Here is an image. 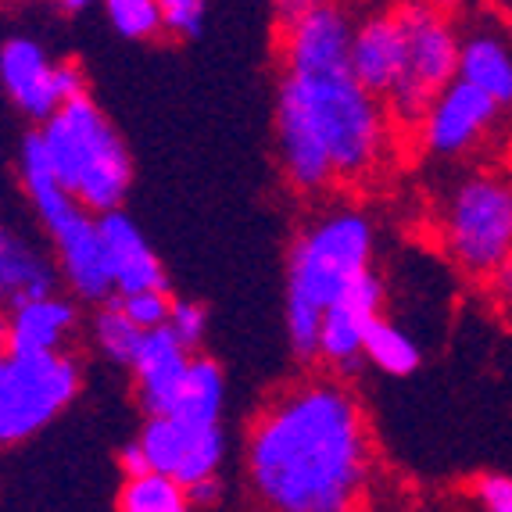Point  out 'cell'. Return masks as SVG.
Masks as SVG:
<instances>
[{
    "label": "cell",
    "instance_id": "obj_1",
    "mask_svg": "<svg viewBox=\"0 0 512 512\" xmlns=\"http://www.w3.org/2000/svg\"><path fill=\"white\" fill-rule=\"evenodd\" d=\"M376 455L359 394L341 376H301L251 419L244 480L276 512H348L366 502Z\"/></svg>",
    "mask_w": 512,
    "mask_h": 512
},
{
    "label": "cell",
    "instance_id": "obj_2",
    "mask_svg": "<svg viewBox=\"0 0 512 512\" xmlns=\"http://www.w3.org/2000/svg\"><path fill=\"white\" fill-rule=\"evenodd\" d=\"M391 151V111L351 65L283 69L276 86V158L301 197L362 183Z\"/></svg>",
    "mask_w": 512,
    "mask_h": 512
},
{
    "label": "cell",
    "instance_id": "obj_3",
    "mask_svg": "<svg viewBox=\"0 0 512 512\" xmlns=\"http://www.w3.org/2000/svg\"><path fill=\"white\" fill-rule=\"evenodd\" d=\"M376 226L359 208H333L308 222L287 251V341L294 359L319 362L323 312L373 269Z\"/></svg>",
    "mask_w": 512,
    "mask_h": 512
},
{
    "label": "cell",
    "instance_id": "obj_4",
    "mask_svg": "<svg viewBox=\"0 0 512 512\" xmlns=\"http://www.w3.org/2000/svg\"><path fill=\"white\" fill-rule=\"evenodd\" d=\"M40 137L54 176L76 201L97 215L122 208L133 187V158L94 97H69L51 119L40 122Z\"/></svg>",
    "mask_w": 512,
    "mask_h": 512
},
{
    "label": "cell",
    "instance_id": "obj_5",
    "mask_svg": "<svg viewBox=\"0 0 512 512\" xmlns=\"http://www.w3.org/2000/svg\"><path fill=\"white\" fill-rule=\"evenodd\" d=\"M18 169H22V187L40 215L43 230L54 240L61 280L69 283V291L76 298L94 301V305L108 301L115 283H111L108 258H104L101 222H97V212H90L83 201H76L58 183L40 129L26 133V140H22Z\"/></svg>",
    "mask_w": 512,
    "mask_h": 512
},
{
    "label": "cell",
    "instance_id": "obj_6",
    "mask_svg": "<svg viewBox=\"0 0 512 512\" xmlns=\"http://www.w3.org/2000/svg\"><path fill=\"white\" fill-rule=\"evenodd\" d=\"M444 255L473 280H491L512 248V180L498 172L462 176L441 205Z\"/></svg>",
    "mask_w": 512,
    "mask_h": 512
},
{
    "label": "cell",
    "instance_id": "obj_7",
    "mask_svg": "<svg viewBox=\"0 0 512 512\" xmlns=\"http://www.w3.org/2000/svg\"><path fill=\"white\" fill-rule=\"evenodd\" d=\"M83 373L69 351H8L0 359V444H22L76 402Z\"/></svg>",
    "mask_w": 512,
    "mask_h": 512
},
{
    "label": "cell",
    "instance_id": "obj_8",
    "mask_svg": "<svg viewBox=\"0 0 512 512\" xmlns=\"http://www.w3.org/2000/svg\"><path fill=\"white\" fill-rule=\"evenodd\" d=\"M398 18L405 29V72L384 104L394 122L419 126L430 101L459 76L462 40L434 0H405Z\"/></svg>",
    "mask_w": 512,
    "mask_h": 512
},
{
    "label": "cell",
    "instance_id": "obj_9",
    "mask_svg": "<svg viewBox=\"0 0 512 512\" xmlns=\"http://www.w3.org/2000/svg\"><path fill=\"white\" fill-rule=\"evenodd\" d=\"M0 86L26 119L43 122L69 97L86 94V72L76 61H54L29 36H11L0 47Z\"/></svg>",
    "mask_w": 512,
    "mask_h": 512
},
{
    "label": "cell",
    "instance_id": "obj_10",
    "mask_svg": "<svg viewBox=\"0 0 512 512\" xmlns=\"http://www.w3.org/2000/svg\"><path fill=\"white\" fill-rule=\"evenodd\" d=\"M137 441L151 462V470L169 473L187 487L194 480L215 477L222 459H226L222 423H201V419L176 416V412L147 416Z\"/></svg>",
    "mask_w": 512,
    "mask_h": 512
},
{
    "label": "cell",
    "instance_id": "obj_11",
    "mask_svg": "<svg viewBox=\"0 0 512 512\" xmlns=\"http://www.w3.org/2000/svg\"><path fill=\"white\" fill-rule=\"evenodd\" d=\"M498 111H502V104L495 97H487L484 90H477L473 83L455 76L430 101L427 115L419 119V147H423V154L441 158V162L462 158V154L473 151L487 137V129L495 126Z\"/></svg>",
    "mask_w": 512,
    "mask_h": 512
},
{
    "label": "cell",
    "instance_id": "obj_12",
    "mask_svg": "<svg viewBox=\"0 0 512 512\" xmlns=\"http://www.w3.org/2000/svg\"><path fill=\"white\" fill-rule=\"evenodd\" d=\"M384 301V280L373 269H366L341 298L326 308L323 326H319V362L330 373L351 376L366 362V333L376 316H384Z\"/></svg>",
    "mask_w": 512,
    "mask_h": 512
},
{
    "label": "cell",
    "instance_id": "obj_13",
    "mask_svg": "<svg viewBox=\"0 0 512 512\" xmlns=\"http://www.w3.org/2000/svg\"><path fill=\"white\" fill-rule=\"evenodd\" d=\"M190 359H194V351L169 326H154V330L144 333L137 355L129 362V373H133L137 402L147 416L172 412V405L180 398L183 380H187Z\"/></svg>",
    "mask_w": 512,
    "mask_h": 512
},
{
    "label": "cell",
    "instance_id": "obj_14",
    "mask_svg": "<svg viewBox=\"0 0 512 512\" xmlns=\"http://www.w3.org/2000/svg\"><path fill=\"white\" fill-rule=\"evenodd\" d=\"M351 72L366 86L369 94H391L405 72V29L398 8L373 11L362 22H355L351 33Z\"/></svg>",
    "mask_w": 512,
    "mask_h": 512
},
{
    "label": "cell",
    "instance_id": "obj_15",
    "mask_svg": "<svg viewBox=\"0 0 512 512\" xmlns=\"http://www.w3.org/2000/svg\"><path fill=\"white\" fill-rule=\"evenodd\" d=\"M101 222V240H104V258H108L111 283L115 294H133L147 291V287H169V276L162 269V258L154 255L140 226L129 219L122 208L97 215Z\"/></svg>",
    "mask_w": 512,
    "mask_h": 512
},
{
    "label": "cell",
    "instance_id": "obj_16",
    "mask_svg": "<svg viewBox=\"0 0 512 512\" xmlns=\"http://www.w3.org/2000/svg\"><path fill=\"white\" fill-rule=\"evenodd\" d=\"M8 351H61L79 330V308L72 298L43 294L8 312Z\"/></svg>",
    "mask_w": 512,
    "mask_h": 512
},
{
    "label": "cell",
    "instance_id": "obj_17",
    "mask_svg": "<svg viewBox=\"0 0 512 512\" xmlns=\"http://www.w3.org/2000/svg\"><path fill=\"white\" fill-rule=\"evenodd\" d=\"M61 269L40 255L33 244H22L11 237L0 248V301L8 308L22 305L29 298H43V294L58 291Z\"/></svg>",
    "mask_w": 512,
    "mask_h": 512
},
{
    "label": "cell",
    "instance_id": "obj_18",
    "mask_svg": "<svg viewBox=\"0 0 512 512\" xmlns=\"http://www.w3.org/2000/svg\"><path fill=\"white\" fill-rule=\"evenodd\" d=\"M459 79L473 83L477 90H484L487 97H495L502 108H509L512 104V51L498 36L473 33L470 40H462Z\"/></svg>",
    "mask_w": 512,
    "mask_h": 512
},
{
    "label": "cell",
    "instance_id": "obj_19",
    "mask_svg": "<svg viewBox=\"0 0 512 512\" xmlns=\"http://www.w3.org/2000/svg\"><path fill=\"white\" fill-rule=\"evenodd\" d=\"M222 405H226V373L215 359L194 351L187 380H183L172 412L187 419H201V423H222Z\"/></svg>",
    "mask_w": 512,
    "mask_h": 512
},
{
    "label": "cell",
    "instance_id": "obj_20",
    "mask_svg": "<svg viewBox=\"0 0 512 512\" xmlns=\"http://www.w3.org/2000/svg\"><path fill=\"white\" fill-rule=\"evenodd\" d=\"M122 512H187V484L162 470H144L122 480L119 498H115Z\"/></svg>",
    "mask_w": 512,
    "mask_h": 512
},
{
    "label": "cell",
    "instance_id": "obj_21",
    "mask_svg": "<svg viewBox=\"0 0 512 512\" xmlns=\"http://www.w3.org/2000/svg\"><path fill=\"white\" fill-rule=\"evenodd\" d=\"M366 362H373L380 373L402 380V376H412L419 369L423 351H419V344L398 323L376 316L366 333Z\"/></svg>",
    "mask_w": 512,
    "mask_h": 512
},
{
    "label": "cell",
    "instance_id": "obj_22",
    "mask_svg": "<svg viewBox=\"0 0 512 512\" xmlns=\"http://www.w3.org/2000/svg\"><path fill=\"white\" fill-rule=\"evenodd\" d=\"M144 333L147 330H140L115 298L101 301V308H97V316H94V344L108 362L129 369L140 341H144Z\"/></svg>",
    "mask_w": 512,
    "mask_h": 512
},
{
    "label": "cell",
    "instance_id": "obj_23",
    "mask_svg": "<svg viewBox=\"0 0 512 512\" xmlns=\"http://www.w3.org/2000/svg\"><path fill=\"white\" fill-rule=\"evenodd\" d=\"M111 29L122 40H154L162 36V8L158 0H101Z\"/></svg>",
    "mask_w": 512,
    "mask_h": 512
},
{
    "label": "cell",
    "instance_id": "obj_24",
    "mask_svg": "<svg viewBox=\"0 0 512 512\" xmlns=\"http://www.w3.org/2000/svg\"><path fill=\"white\" fill-rule=\"evenodd\" d=\"M122 308H126V316L140 326V330H154V326H165L169 323V287H147V291H133V294H119Z\"/></svg>",
    "mask_w": 512,
    "mask_h": 512
},
{
    "label": "cell",
    "instance_id": "obj_25",
    "mask_svg": "<svg viewBox=\"0 0 512 512\" xmlns=\"http://www.w3.org/2000/svg\"><path fill=\"white\" fill-rule=\"evenodd\" d=\"M162 8V29L176 40H194L205 33L208 0H158Z\"/></svg>",
    "mask_w": 512,
    "mask_h": 512
},
{
    "label": "cell",
    "instance_id": "obj_26",
    "mask_svg": "<svg viewBox=\"0 0 512 512\" xmlns=\"http://www.w3.org/2000/svg\"><path fill=\"white\" fill-rule=\"evenodd\" d=\"M165 326H169L190 351H201L205 333H208V312H205V305H197V301H172L169 323Z\"/></svg>",
    "mask_w": 512,
    "mask_h": 512
},
{
    "label": "cell",
    "instance_id": "obj_27",
    "mask_svg": "<svg viewBox=\"0 0 512 512\" xmlns=\"http://www.w3.org/2000/svg\"><path fill=\"white\" fill-rule=\"evenodd\" d=\"M470 498L487 512H512V477L509 473H477L470 480Z\"/></svg>",
    "mask_w": 512,
    "mask_h": 512
},
{
    "label": "cell",
    "instance_id": "obj_28",
    "mask_svg": "<svg viewBox=\"0 0 512 512\" xmlns=\"http://www.w3.org/2000/svg\"><path fill=\"white\" fill-rule=\"evenodd\" d=\"M187 498H190V509H208V505H219L222 502V480L219 473L205 480H194L187 487Z\"/></svg>",
    "mask_w": 512,
    "mask_h": 512
},
{
    "label": "cell",
    "instance_id": "obj_29",
    "mask_svg": "<svg viewBox=\"0 0 512 512\" xmlns=\"http://www.w3.org/2000/svg\"><path fill=\"white\" fill-rule=\"evenodd\" d=\"M119 470H122V477H133V473L151 470V462H147L140 441H129L126 448H119Z\"/></svg>",
    "mask_w": 512,
    "mask_h": 512
},
{
    "label": "cell",
    "instance_id": "obj_30",
    "mask_svg": "<svg viewBox=\"0 0 512 512\" xmlns=\"http://www.w3.org/2000/svg\"><path fill=\"white\" fill-rule=\"evenodd\" d=\"M491 287H495V294L505 305H512V248H509V255H505V262L495 269V276H491Z\"/></svg>",
    "mask_w": 512,
    "mask_h": 512
},
{
    "label": "cell",
    "instance_id": "obj_31",
    "mask_svg": "<svg viewBox=\"0 0 512 512\" xmlns=\"http://www.w3.org/2000/svg\"><path fill=\"white\" fill-rule=\"evenodd\" d=\"M276 11H280L283 22H291V18L305 15L308 8H316V4H323V0H273Z\"/></svg>",
    "mask_w": 512,
    "mask_h": 512
},
{
    "label": "cell",
    "instance_id": "obj_32",
    "mask_svg": "<svg viewBox=\"0 0 512 512\" xmlns=\"http://www.w3.org/2000/svg\"><path fill=\"white\" fill-rule=\"evenodd\" d=\"M94 4V0H58V8L65 11V15H79V11H86Z\"/></svg>",
    "mask_w": 512,
    "mask_h": 512
},
{
    "label": "cell",
    "instance_id": "obj_33",
    "mask_svg": "<svg viewBox=\"0 0 512 512\" xmlns=\"http://www.w3.org/2000/svg\"><path fill=\"white\" fill-rule=\"evenodd\" d=\"M8 333H11V323H8V316L0 312V355H8Z\"/></svg>",
    "mask_w": 512,
    "mask_h": 512
},
{
    "label": "cell",
    "instance_id": "obj_34",
    "mask_svg": "<svg viewBox=\"0 0 512 512\" xmlns=\"http://www.w3.org/2000/svg\"><path fill=\"white\" fill-rule=\"evenodd\" d=\"M8 240H11V233L4 230V226H0V248H4V244H8Z\"/></svg>",
    "mask_w": 512,
    "mask_h": 512
},
{
    "label": "cell",
    "instance_id": "obj_35",
    "mask_svg": "<svg viewBox=\"0 0 512 512\" xmlns=\"http://www.w3.org/2000/svg\"><path fill=\"white\" fill-rule=\"evenodd\" d=\"M0 359H4V355H0Z\"/></svg>",
    "mask_w": 512,
    "mask_h": 512
}]
</instances>
